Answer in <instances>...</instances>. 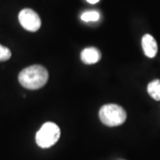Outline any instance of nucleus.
<instances>
[{
	"instance_id": "nucleus-1",
	"label": "nucleus",
	"mask_w": 160,
	"mask_h": 160,
	"mask_svg": "<svg viewBox=\"0 0 160 160\" xmlns=\"http://www.w3.org/2000/svg\"><path fill=\"white\" fill-rule=\"evenodd\" d=\"M49 75L46 68L40 65H32L27 67L19 74L20 84L29 90H37L45 86Z\"/></svg>"
},
{
	"instance_id": "nucleus-2",
	"label": "nucleus",
	"mask_w": 160,
	"mask_h": 160,
	"mask_svg": "<svg viewBox=\"0 0 160 160\" xmlns=\"http://www.w3.org/2000/svg\"><path fill=\"white\" fill-rule=\"evenodd\" d=\"M100 119L108 126H118L122 125L126 119V112L119 105L106 104L99 112Z\"/></svg>"
},
{
	"instance_id": "nucleus-3",
	"label": "nucleus",
	"mask_w": 160,
	"mask_h": 160,
	"mask_svg": "<svg viewBox=\"0 0 160 160\" xmlns=\"http://www.w3.org/2000/svg\"><path fill=\"white\" fill-rule=\"evenodd\" d=\"M61 136L59 126L52 122L45 123L36 134V142L42 149L50 148L57 142Z\"/></svg>"
},
{
	"instance_id": "nucleus-4",
	"label": "nucleus",
	"mask_w": 160,
	"mask_h": 160,
	"mask_svg": "<svg viewBox=\"0 0 160 160\" xmlns=\"http://www.w3.org/2000/svg\"><path fill=\"white\" fill-rule=\"evenodd\" d=\"M19 22L24 29L30 32L38 30L41 26V20L38 14L33 10L25 8L19 13Z\"/></svg>"
},
{
	"instance_id": "nucleus-5",
	"label": "nucleus",
	"mask_w": 160,
	"mask_h": 160,
	"mask_svg": "<svg viewBox=\"0 0 160 160\" xmlns=\"http://www.w3.org/2000/svg\"><path fill=\"white\" fill-rule=\"evenodd\" d=\"M142 46L145 55L149 58H154L158 52V44L156 39L149 34L144 35L142 39Z\"/></svg>"
},
{
	"instance_id": "nucleus-6",
	"label": "nucleus",
	"mask_w": 160,
	"mask_h": 160,
	"mask_svg": "<svg viewBox=\"0 0 160 160\" xmlns=\"http://www.w3.org/2000/svg\"><path fill=\"white\" fill-rule=\"evenodd\" d=\"M101 59V52L95 47H87L81 52V61L86 64H94Z\"/></svg>"
},
{
	"instance_id": "nucleus-7",
	"label": "nucleus",
	"mask_w": 160,
	"mask_h": 160,
	"mask_svg": "<svg viewBox=\"0 0 160 160\" xmlns=\"http://www.w3.org/2000/svg\"><path fill=\"white\" fill-rule=\"evenodd\" d=\"M148 92L156 101H160V80L156 79L148 85Z\"/></svg>"
},
{
	"instance_id": "nucleus-8",
	"label": "nucleus",
	"mask_w": 160,
	"mask_h": 160,
	"mask_svg": "<svg viewBox=\"0 0 160 160\" xmlns=\"http://www.w3.org/2000/svg\"><path fill=\"white\" fill-rule=\"evenodd\" d=\"M100 19V13L96 11H88L82 13L81 20L84 22H97Z\"/></svg>"
},
{
	"instance_id": "nucleus-9",
	"label": "nucleus",
	"mask_w": 160,
	"mask_h": 160,
	"mask_svg": "<svg viewBox=\"0 0 160 160\" xmlns=\"http://www.w3.org/2000/svg\"><path fill=\"white\" fill-rule=\"evenodd\" d=\"M12 56L11 51L6 46L0 45V62H6Z\"/></svg>"
},
{
	"instance_id": "nucleus-10",
	"label": "nucleus",
	"mask_w": 160,
	"mask_h": 160,
	"mask_svg": "<svg viewBox=\"0 0 160 160\" xmlns=\"http://www.w3.org/2000/svg\"><path fill=\"white\" fill-rule=\"evenodd\" d=\"M88 3H90V4H96V3H98L100 0H86Z\"/></svg>"
}]
</instances>
